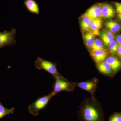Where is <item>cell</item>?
<instances>
[{"label": "cell", "mask_w": 121, "mask_h": 121, "mask_svg": "<svg viewBox=\"0 0 121 121\" xmlns=\"http://www.w3.org/2000/svg\"><path fill=\"white\" fill-rule=\"evenodd\" d=\"M109 121H121V113H115L110 117Z\"/></svg>", "instance_id": "obj_21"}, {"label": "cell", "mask_w": 121, "mask_h": 121, "mask_svg": "<svg viewBox=\"0 0 121 121\" xmlns=\"http://www.w3.org/2000/svg\"><path fill=\"white\" fill-rule=\"evenodd\" d=\"M54 84V89L52 94L53 96L60 91H65L71 92L74 90L75 86L74 82L68 81L66 79L57 78Z\"/></svg>", "instance_id": "obj_4"}, {"label": "cell", "mask_w": 121, "mask_h": 121, "mask_svg": "<svg viewBox=\"0 0 121 121\" xmlns=\"http://www.w3.org/2000/svg\"><path fill=\"white\" fill-rule=\"evenodd\" d=\"M102 21L100 18L92 21L91 23L90 30L95 35H99V30L101 28Z\"/></svg>", "instance_id": "obj_15"}, {"label": "cell", "mask_w": 121, "mask_h": 121, "mask_svg": "<svg viewBox=\"0 0 121 121\" xmlns=\"http://www.w3.org/2000/svg\"><path fill=\"white\" fill-rule=\"evenodd\" d=\"M99 35L105 46H109V44L114 40L113 33L108 30H103L99 33Z\"/></svg>", "instance_id": "obj_13"}, {"label": "cell", "mask_w": 121, "mask_h": 121, "mask_svg": "<svg viewBox=\"0 0 121 121\" xmlns=\"http://www.w3.org/2000/svg\"><path fill=\"white\" fill-rule=\"evenodd\" d=\"M95 35L93 32L87 33L84 36V40L88 48H91L95 40Z\"/></svg>", "instance_id": "obj_17"}, {"label": "cell", "mask_w": 121, "mask_h": 121, "mask_svg": "<svg viewBox=\"0 0 121 121\" xmlns=\"http://www.w3.org/2000/svg\"><path fill=\"white\" fill-rule=\"evenodd\" d=\"M101 5L102 17L105 19H110L114 17L115 10L112 5L107 4H104Z\"/></svg>", "instance_id": "obj_9"}, {"label": "cell", "mask_w": 121, "mask_h": 121, "mask_svg": "<svg viewBox=\"0 0 121 121\" xmlns=\"http://www.w3.org/2000/svg\"><path fill=\"white\" fill-rule=\"evenodd\" d=\"M116 41L119 45H121V34H119L116 36Z\"/></svg>", "instance_id": "obj_24"}, {"label": "cell", "mask_w": 121, "mask_h": 121, "mask_svg": "<svg viewBox=\"0 0 121 121\" xmlns=\"http://www.w3.org/2000/svg\"><path fill=\"white\" fill-rule=\"evenodd\" d=\"M117 18L119 20L121 21V14H118L117 15Z\"/></svg>", "instance_id": "obj_25"}, {"label": "cell", "mask_w": 121, "mask_h": 121, "mask_svg": "<svg viewBox=\"0 0 121 121\" xmlns=\"http://www.w3.org/2000/svg\"><path fill=\"white\" fill-rule=\"evenodd\" d=\"M105 61L110 66L115 73H117L121 69V61L114 56L107 57Z\"/></svg>", "instance_id": "obj_12"}, {"label": "cell", "mask_w": 121, "mask_h": 121, "mask_svg": "<svg viewBox=\"0 0 121 121\" xmlns=\"http://www.w3.org/2000/svg\"><path fill=\"white\" fill-rule=\"evenodd\" d=\"M91 49V51L104 49L103 42L99 39H95Z\"/></svg>", "instance_id": "obj_20"}, {"label": "cell", "mask_w": 121, "mask_h": 121, "mask_svg": "<svg viewBox=\"0 0 121 121\" xmlns=\"http://www.w3.org/2000/svg\"><path fill=\"white\" fill-rule=\"evenodd\" d=\"M99 80L97 78H94L92 79L80 82H74L75 87L89 92L92 95V97H95V93L98 88Z\"/></svg>", "instance_id": "obj_6"}, {"label": "cell", "mask_w": 121, "mask_h": 121, "mask_svg": "<svg viewBox=\"0 0 121 121\" xmlns=\"http://www.w3.org/2000/svg\"><path fill=\"white\" fill-rule=\"evenodd\" d=\"M118 46L119 44L114 39L109 44V52L112 56H114L117 54Z\"/></svg>", "instance_id": "obj_19"}, {"label": "cell", "mask_w": 121, "mask_h": 121, "mask_svg": "<svg viewBox=\"0 0 121 121\" xmlns=\"http://www.w3.org/2000/svg\"><path fill=\"white\" fill-rule=\"evenodd\" d=\"M80 121H104L101 106L95 98L84 99L78 112Z\"/></svg>", "instance_id": "obj_1"}, {"label": "cell", "mask_w": 121, "mask_h": 121, "mask_svg": "<svg viewBox=\"0 0 121 121\" xmlns=\"http://www.w3.org/2000/svg\"><path fill=\"white\" fill-rule=\"evenodd\" d=\"M14 110L15 108L14 107L8 109L5 107L0 102V119L6 115L13 114Z\"/></svg>", "instance_id": "obj_18"}, {"label": "cell", "mask_w": 121, "mask_h": 121, "mask_svg": "<svg viewBox=\"0 0 121 121\" xmlns=\"http://www.w3.org/2000/svg\"><path fill=\"white\" fill-rule=\"evenodd\" d=\"M84 15H86L92 20H94L102 17L101 5H95L89 8Z\"/></svg>", "instance_id": "obj_8"}, {"label": "cell", "mask_w": 121, "mask_h": 121, "mask_svg": "<svg viewBox=\"0 0 121 121\" xmlns=\"http://www.w3.org/2000/svg\"><path fill=\"white\" fill-rule=\"evenodd\" d=\"M16 29L12 28L10 31L0 32V48L7 46L14 45L16 43L15 36Z\"/></svg>", "instance_id": "obj_5"}, {"label": "cell", "mask_w": 121, "mask_h": 121, "mask_svg": "<svg viewBox=\"0 0 121 121\" xmlns=\"http://www.w3.org/2000/svg\"><path fill=\"white\" fill-rule=\"evenodd\" d=\"M35 66L39 70H43L51 74L55 78H65L58 71L56 64L38 57L35 63Z\"/></svg>", "instance_id": "obj_2"}, {"label": "cell", "mask_w": 121, "mask_h": 121, "mask_svg": "<svg viewBox=\"0 0 121 121\" xmlns=\"http://www.w3.org/2000/svg\"><path fill=\"white\" fill-rule=\"evenodd\" d=\"M106 27L112 33H116L121 30V24L117 21L110 20L105 24Z\"/></svg>", "instance_id": "obj_14"}, {"label": "cell", "mask_w": 121, "mask_h": 121, "mask_svg": "<svg viewBox=\"0 0 121 121\" xmlns=\"http://www.w3.org/2000/svg\"><path fill=\"white\" fill-rule=\"evenodd\" d=\"M24 4L29 12L36 15H39L40 12L39 6L35 0H25Z\"/></svg>", "instance_id": "obj_11"}, {"label": "cell", "mask_w": 121, "mask_h": 121, "mask_svg": "<svg viewBox=\"0 0 121 121\" xmlns=\"http://www.w3.org/2000/svg\"><path fill=\"white\" fill-rule=\"evenodd\" d=\"M92 20L86 15H83L80 21V25L81 28L83 31L90 30V27Z\"/></svg>", "instance_id": "obj_16"}, {"label": "cell", "mask_w": 121, "mask_h": 121, "mask_svg": "<svg viewBox=\"0 0 121 121\" xmlns=\"http://www.w3.org/2000/svg\"><path fill=\"white\" fill-rule=\"evenodd\" d=\"M119 60H121V45H119L117 54Z\"/></svg>", "instance_id": "obj_23"}, {"label": "cell", "mask_w": 121, "mask_h": 121, "mask_svg": "<svg viewBox=\"0 0 121 121\" xmlns=\"http://www.w3.org/2000/svg\"><path fill=\"white\" fill-rule=\"evenodd\" d=\"M91 55L95 63L98 64L102 62L105 61L108 57V52L105 49L91 51Z\"/></svg>", "instance_id": "obj_7"}, {"label": "cell", "mask_w": 121, "mask_h": 121, "mask_svg": "<svg viewBox=\"0 0 121 121\" xmlns=\"http://www.w3.org/2000/svg\"><path fill=\"white\" fill-rule=\"evenodd\" d=\"M114 5L116 8V11L118 14L121 13V2H115Z\"/></svg>", "instance_id": "obj_22"}, {"label": "cell", "mask_w": 121, "mask_h": 121, "mask_svg": "<svg viewBox=\"0 0 121 121\" xmlns=\"http://www.w3.org/2000/svg\"><path fill=\"white\" fill-rule=\"evenodd\" d=\"M52 97L53 96L51 93L37 99L34 102L29 106L28 110L29 112L34 116H38L39 111L46 107Z\"/></svg>", "instance_id": "obj_3"}, {"label": "cell", "mask_w": 121, "mask_h": 121, "mask_svg": "<svg viewBox=\"0 0 121 121\" xmlns=\"http://www.w3.org/2000/svg\"><path fill=\"white\" fill-rule=\"evenodd\" d=\"M97 68L100 73L109 77H113L115 73L110 66L105 61L97 64Z\"/></svg>", "instance_id": "obj_10"}]
</instances>
